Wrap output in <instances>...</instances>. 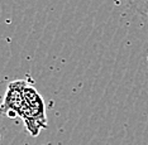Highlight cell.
<instances>
[{
	"mask_svg": "<svg viewBox=\"0 0 148 145\" xmlns=\"http://www.w3.org/2000/svg\"><path fill=\"white\" fill-rule=\"evenodd\" d=\"M28 83L24 80L13 81L8 85L4 101L0 105V114L8 116L10 119H15L21 116L23 103H24V90Z\"/></svg>",
	"mask_w": 148,
	"mask_h": 145,
	"instance_id": "2",
	"label": "cell"
},
{
	"mask_svg": "<svg viewBox=\"0 0 148 145\" xmlns=\"http://www.w3.org/2000/svg\"><path fill=\"white\" fill-rule=\"evenodd\" d=\"M0 139H1V138H0Z\"/></svg>",
	"mask_w": 148,
	"mask_h": 145,
	"instance_id": "4",
	"label": "cell"
},
{
	"mask_svg": "<svg viewBox=\"0 0 148 145\" xmlns=\"http://www.w3.org/2000/svg\"><path fill=\"white\" fill-rule=\"evenodd\" d=\"M127 3L136 13L148 19V0H127Z\"/></svg>",
	"mask_w": 148,
	"mask_h": 145,
	"instance_id": "3",
	"label": "cell"
},
{
	"mask_svg": "<svg viewBox=\"0 0 148 145\" xmlns=\"http://www.w3.org/2000/svg\"><path fill=\"white\" fill-rule=\"evenodd\" d=\"M21 117L32 136H37L42 129L47 127L45 101L41 93L31 85H28L24 90V103Z\"/></svg>",
	"mask_w": 148,
	"mask_h": 145,
	"instance_id": "1",
	"label": "cell"
}]
</instances>
